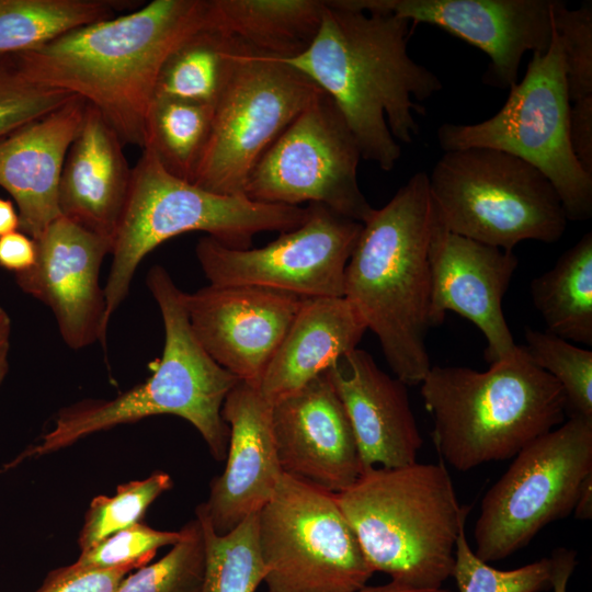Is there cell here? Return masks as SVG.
<instances>
[{
	"instance_id": "obj_42",
	"label": "cell",
	"mask_w": 592,
	"mask_h": 592,
	"mask_svg": "<svg viewBox=\"0 0 592 592\" xmlns=\"http://www.w3.org/2000/svg\"><path fill=\"white\" fill-rule=\"evenodd\" d=\"M11 337V319L0 306V386L9 372V351Z\"/></svg>"
},
{
	"instance_id": "obj_23",
	"label": "cell",
	"mask_w": 592,
	"mask_h": 592,
	"mask_svg": "<svg viewBox=\"0 0 592 592\" xmlns=\"http://www.w3.org/2000/svg\"><path fill=\"white\" fill-rule=\"evenodd\" d=\"M132 168L123 143L102 114L87 103L80 132L67 152L58 186L61 216L113 244Z\"/></svg>"
},
{
	"instance_id": "obj_5",
	"label": "cell",
	"mask_w": 592,
	"mask_h": 592,
	"mask_svg": "<svg viewBox=\"0 0 592 592\" xmlns=\"http://www.w3.org/2000/svg\"><path fill=\"white\" fill-rule=\"evenodd\" d=\"M420 386L435 447L459 471L514 457L567 414L561 386L523 345L485 372L431 366Z\"/></svg>"
},
{
	"instance_id": "obj_29",
	"label": "cell",
	"mask_w": 592,
	"mask_h": 592,
	"mask_svg": "<svg viewBox=\"0 0 592 592\" xmlns=\"http://www.w3.org/2000/svg\"><path fill=\"white\" fill-rule=\"evenodd\" d=\"M214 106L155 98L147 117L146 144L171 174L192 182L207 145Z\"/></svg>"
},
{
	"instance_id": "obj_32",
	"label": "cell",
	"mask_w": 592,
	"mask_h": 592,
	"mask_svg": "<svg viewBox=\"0 0 592 592\" xmlns=\"http://www.w3.org/2000/svg\"><path fill=\"white\" fill-rule=\"evenodd\" d=\"M181 538L158 561L126 576L116 592H201L205 571V540L197 517L181 530Z\"/></svg>"
},
{
	"instance_id": "obj_9",
	"label": "cell",
	"mask_w": 592,
	"mask_h": 592,
	"mask_svg": "<svg viewBox=\"0 0 592 592\" xmlns=\"http://www.w3.org/2000/svg\"><path fill=\"white\" fill-rule=\"evenodd\" d=\"M503 106L476 124L444 123L436 138L444 151L490 148L513 155L542 172L556 190L567 219L592 216V174L577 160L569 138L563 54L554 30L549 48L533 53L526 72Z\"/></svg>"
},
{
	"instance_id": "obj_28",
	"label": "cell",
	"mask_w": 592,
	"mask_h": 592,
	"mask_svg": "<svg viewBox=\"0 0 592 592\" xmlns=\"http://www.w3.org/2000/svg\"><path fill=\"white\" fill-rule=\"evenodd\" d=\"M236 39L204 26L167 58L155 98H172L215 106L230 76Z\"/></svg>"
},
{
	"instance_id": "obj_37",
	"label": "cell",
	"mask_w": 592,
	"mask_h": 592,
	"mask_svg": "<svg viewBox=\"0 0 592 592\" xmlns=\"http://www.w3.org/2000/svg\"><path fill=\"white\" fill-rule=\"evenodd\" d=\"M553 26L561 45L570 102L592 95V2L569 9L554 0Z\"/></svg>"
},
{
	"instance_id": "obj_26",
	"label": "cell",
	"mask_w": 592,
	"mask_h": 592,
	"mask_svg": "<svg viewBox=\"0 0 592 592\" xmlns=\"http://www.w3.org/2000/svg\"><path fill=\"white\" fill-rule=\"evenodd\" d=\"M531 295L547 332L592 346V232L532 281Z\"/></svg>"
},
{
	"instance_id": "obj_44",
	"label": "cell",
	"mask_w": 592,
	"mask_h": 592,
	"mask_svg": "<svg viewBox=\"0 0 592 592\" xmlns=\"http://www.w3.org/2000/svg\"><path fill=\"white\" fill-rule=\"evenodd\" d=\"M20 228L18 210L10 200L0 197V237Z\"/></svg>"
},
{
	"instance_id": "obj_12",
	"label": "cell",
	"mask_w": 592,
	"mask_h": 592,
	"mask_svg": "<svg viewBox=\"0 0 592 592\" xmlns=\"http://www.w3.org/2000/svg\"><path fill=\"white\" fill-rule=\"evenodd\" d=\"M592 473V419L570 417L515 456L481 500L475 555L486 562L525 547L550 522L573 512Z\"/></svg>"
},
{
	"instance_id": "obj_45",
	"label": "cell",
	"mask_w": 592,
	"mask_h": 592,
	"mask_svg": "<svg viewBox=\"0 0 592 592\" xmlns=\"http://www.w3.org/2000/svg\"><path fill=\"white\" fill-rule=\"evenodd\" d=\"M355 592H453L451 590L440 588V589H413L394 581L383 585L375 587H364Z\"/></svg>"
},
{
	"instance_id": "obj_35",
	"label": "cell",
	"mask_w": 592,
	"mask_h": 592,
	"mask_svg": "<svg viewBox=\"0 0 592 592\" xmlns=\"http://www.w3.org/2000/svg\"><path fill=\"white\" fill-rule=\"evenodd\" d=\"M452 577L459 592H540L550 588L551 559L542 558L512 570L496 569L475 555L464 525L456 539Z\"/></svg>"
},
{
	"instance_id": "obj_21",
	"label": "cell",
	"mask_w": 592,
	"mask_h": 592,
	"mask_svg": "<svg viewBox=\"0 0 592 592\" xmlns=\"http://www.w3.org/2000/svg\"><path fill=\"white\" fill-rule=\"evenodd\" d=\"M327 373L350 419L362 469L415 463L423 440L407 386L357 348L341 356Z\"/></svg>"
},
{
	"instance_id": "obj_41",
	"label": "cell",
	"mask_w": 592,
	"mask_h": 592,
	"mask_svg": "<svg viewBox=\"0 0 592 592\" xmlns=\"http://www.w3.org/2000/svg\"><path fill=\"white\" fill-rule=\"evenodd\" d=\"M576 551L567 548L554 550L551 559V583L554 592H567L572 571L577 565Z\"/></svg>"
},
{
	"instance_id": "obj_22",
	"label": "cell",
	"mask_w": 592,
	"mask_h": 592,
	"mask_svg": "<svg viewBox=\"0 0 592 592\" xmlns=\"http://www.w3.org/2000/svg\"><path fill=\"white\" fill-rule=\"evenodd\" d=\"M87 102L76 95L0 139V186L14 200L20 229L34 240L60 217L58 186Z\"/></svg>"
},
{
	"instance_id": "obj_1",
	"label": "cell",
	"mask_w": 592,
	"mask_h": 592,
	"mask_svg": "<svg viewBox=\"0 0 592 592\" xmlns=\"http://www.w3.org/2000/svg\"><path fill=\"white\" fill-rule=\"evenodd\" d=\"M410 21L390 12H363L325 1L319 30L300 54L282 58L337 104L362 159L390 171L398 141L419 135L414 114L443 89L439 76L408 54Z\"/></svg>"
},
{
	"instance_id": "obj_39",
	"label": "cell",
	"mask_w": 592,
	"mask_h": 592,
	"mask_svg": "<svg viewBox=\"0 0 592 592\" xmlns=\"http://www.w3.org/2000/svg\"><path fill=\"white\" fill-rule=\"evenodd\" d=\"M569 138L580 166L592 174V95L571 103Z\"/></svg>"
},
{
	"instance_id": "obj_17",
	"label": "cell",
	"mask_w": 592,
	"mask_h": 592,
	"mask_svg": "<svg viewBox=\"0 0 592 592\" xmlns=\"http://www.w3.org/2000/svg\"><path fill=\"white\" fill-rule=\"evenodd\" d=\"M191 329L207 354L258 388L303 297L253 285H208L183 292Z\"/></svg>"
},
{
	"instance_id": "obj_15",
	"label": "cell",
	"mask_w": 592,
	"mask_h": 592,
	"mask_svg": "<svg viewBox=\"0 0 592 592\" xmlns=\"http://www.w3.org/2000/svg\"><path fill=\"white\" fill-rule=\"evenodd\" d=\"M363 12H390L441 27L489 57L482 80L510 89L526 52L544 53L553 41L554 0H337Z\"/></svg>"
},
{
	"instance_id": "obj_2",
	"label": "cell",
	"mask_w": 592,
	"mask_h": 592,
	"mask_svg": "<svg viewBox=\"0 0 592 592\" xmlns=\"http://www.w3.org/2000/svg\"><path fill=\"white\" fill-rule=\"evenodd\" d=\"M206 23L207 0H153L18 55L30 79L80 96L143 150L162 66Z\"/></svg>"
},
{
	"instance_id": "obj_3",
	"label": "cell",
	"mask_w": 592,
	"mask_h": 592,
	"mask_svg": "<svg viewBox=\"0 0 592 592\" xmlns=\"http://www.w3.org/2000/svg\"><path fill=\"white\" fill-rule=\"evenodd\" d=\"M432 219L429 177L419 171L363 224L344 275L343 297L406 386L420 385L432 366L425 344Z\"/></svg>"
},
{
	"instance_id": "obj_19",
	"label": "cell",
	"mask_w": 592,
	"mask_h": 592,
	"mask_svg": "<svg viewBox=\"0 0 592 592\" xmlns=\"http://www.w3.org/2000/svg\"><path fill=\"white\" fill-rule=\"evenodd\" d=\"M271 421L283 474L333 493L361 476L353 429L327 372L273 402Z\"/></svg>"
},
{
	"instance_id": "obj_6",
	"label": "cell",
	"mask_w": 592,
	"mask_h": 592,
	"mask_svg": "<svg viewBox=\"0 0 592 592\" xmlns=\"http://www.w3.org/2000/svg\"><path fill=\"white\" fill-rule=\"evenodd\" d=\"M335 496L374 572L413 589L452 577L470 506L459 504L443 463L371 467Z\"/></svg>"
},
{
	"instance_id": "obj_38",
	"label": "cell",
	"mask_w": 592,
	"mask_h": 592,
	"mask_svg": "<svg viewBox=\"0 0 592 592\" xmlns=\"http://www.w3.org/2000/svg\"><path fill=\"white\" fill-rule=\"evenodd\" d=\"M133 567L88 571L71 576L48 573L36 592H116Z\"/></svg>"
},
{
	"instance_id": "obj_30",
	"label": "cell",
	"mask_w": 592,
	"mask_h": 592,
	"mask_svg": "<svg viewBox=\"0 0 592 592\" xmlns=\"http://www.w3.org/2000/svg\"><path fill=\"white\" fill-rule=\"evenodd\" d=\"M196 517L205 540L201 592H255L265 576L258 544V513L224 535L214 532L198 506Z\"/></svg>"
},
{
	"instance_id": "obj_13",
	"label": "cell",
	"mask_w": 592,
	"mask_h": 592,
	"mask_svg": "<svg viewBox=\"0 0 592 592\" xmlns=\"http://www.w3.org/2000/svg\"><path fill=\"white\" fill-rule=\"evenodd\" d=\"M361 159L343 115L321 91L260 158L243 195L264 204H321L364 224L375 208L358 185Z\"/></svg>"
},
{
	"instance_id": "obj_8",
	"label": "cell",
	"mask_w": 592,
	"mask_h": 592,
	"mask_svg": "<svg viewBox=\"0 0 592 592\" xmlns=\"http://www.w3.org/2000/svg\"><path fill=\"white\" fill-rule=\"evenodd\" d=\"M434 208L452 232L505 251L524 240L557 242L567 226L548 179L490 148L444 151L429 174Z\"/></svg>"
},
{
	"instance_id": "obj_10",
	"label": "cell",
	"mask_w": 592,
	"mask_h": 592,
	"mask_svg": "<svg viewBox=\"0 0 592 592\" xmlns=\"http://www.w3.org/2000/svg\"><path fill=\"white\" fill-rule=\"evenodd\" d=\"M321 91L280 57L236 39L231 72L214 106L210 135L192 183L244 196L260 158Z\"/></svg>"
},
{
	"instance_id": "obj_40",
	"label": "cell",
	"mask_w": 592,
	"mask_h": 592,
	"mask_svg": "<svg viewBox=\"0 0 592 592\" xmlns=\"http://www.w3.org/2000/svg\"><path fill=\"white\" fill-rule=\"evenodd\" d=\"M36 260V243L22 231L0 237V266L14 275L31 269Z\"/></svg>"
},
{
	"instance_id": "obj_34",
	"label": "cell",
	"mask_w": 592,
	"mask_h": 592,
	"mask_svg": "<svg viewBox=\"0 0 592 592\" xmlns=\"http://www.w3.org/2000/svg\"><path fill=\"white\" fill-rule=\"evenodd\" d=\"M180 538L181 531H159L139 522L81 551L75 562L52 573L71 576L119 567L138 569L147 565L160 547L174 545Z\"/></svg>"
},
{
	"instance_id": "obj_16",
	"label": "cell",
	"mask_w": 592,
	"mask_h": 592,
	"mask_svg": "<svg viewBox=\"0 0 592 592\" xmlns=\"http://www.w3.org/2000/svg\"><path fill=\"white\" fill-rule=\"evenodd\" d=\"M34 241V265L14 275L19 288L52 310L68 348L105 346L110 325L100 271L112 242L64 216Z\"/></svg>"
},
{
	"instance_id": "obj_4",
	"label": "cell",
	"mask_w": 592,
	"mask_h": 592,
	"mask_svg": "<svg viewBox=\"0 0 592 592\" xmlns=\"http://www.w3.org/2000/svg\"><path fill=\"white\" fill-rule=\"evenodd\" d=\"M146 284L156 300L164 328L161 358L143 383L112 399H86L58 411L49 431L13 462L39 457L67 447L90 434L158 414L190 422L217 460L226 458L229 428L221 408L240 382L218 365L194 335L183 304V292L168 271L153 265Z\"/></svg>"
},
{
	"instance_id": "obj_31",
	"label": "cell",
	"mask_w": 592,
	"mask_h": 592,
	"mask_svg": "<svg viewBox=\"0 0 592 592\" xmlns=\"http://www.w3.org/2000/svg\"><path fill=\"white\" fill-rule=\"evenodd\" d=\"M524 337L531 360L561 386L569 417L592 419V351L528 327Z\"/></svg>"
},
{
	"instance_id": "obj_36",
	"label": "cell",
	"mask_w": 592,
	"mask_h": 592,
	"mask_svg": "<svg viewBox=\"0 0 592 592\" xmlns=\"http://www.w3.org/2000/svg\"><path fill=\"white\" fill-rule=\"evenodd\" d=\"M73 96L30 79L18 53L0 54V139L62 106Z\"/></svg>"
},
{
	"instance_id": "obj_25",
	"label": "cell",
	"mask_w": 592,
	"mask_h": 592,
	"mask_svg": "<svg viewBox=\"0 0 592 592\" xmlns=\"http://www.w3.org/2000/svg\"><path fill=\"white\" fill-rule=\"evenodd\" d=\"M321 0H207L206 25L282 58L304 52L322 19Z\"/></svg>"
},
{
	"instance_id": "obj_20",
	"label": "cell",
	"mask_w": 592,
	"mask_h": 592,
	"mask_svg": "<svg viewBox=\"0 0 592 592\" xmlns=\"http://www.w3.org/2000/svg\"><path fill=\"white\" fill-rule=\"evenodd\" d=\"M272 405L258 388L239 382L221 417L229 428L226 467L198 505L216 534L224 535L270 501L283 476L273 439Z\"/></svg>"
},
{
	"instance_id": "obj_43",
	"label": "cell",
	"mask_w": 592,
	"mask_h": 592,
	"mask_svg": "<svg viewBox=\"0 0 592 592\" xmlns=\"http://www.w3.org/2000/svg\"><path fill=\"white\" fill-rule=\"evenodd\" d=\"M573 513L579 520H590L592 517V473L581 482Z\"/></svg>"
},
{
	"instance_id": "obj_27",
	"label": "cell",
	"mask_w": 592,
	"mask_h": 592,
	"mask_svg": "<svg viewBox=\"0 0 592 592\" xmlns=\"http://www.w3.org/2000/svg\"><path fill=\"white\" fill-rule=\"evenodd\" d=\"M128 0H0V54L38 48L78 27L138 8Z\"/></svg>"
},
{
	"instance_id": "obj_24",
	"label": "cell",
	"mask_w": 592,
	"mask_h": 592,
	"mask_svg": "<svg viewBox=\"0 0 592 592\" xmlns=\"http://www.w3.org/2000/svg\"><path fill=\"white\" fill-rule=\"evenodd\" d=\"M366 326L344 297L304 298L258 390L271 405L356 349Z\"/></svg>"
},
{
	"instance_id": "obj_33",
	"label": "cell",
	"mask_w": 592,
	"mask_h": 592,
	"mask_svg": "<svg viewBox=\"0 0 592 592\" xmlns=\"http://www.w3.org/2000/svg\"><path fill=\"white\" fill-rule=\"evenodd\" d=\"M171 487V477L167 473L156 471L145 479L119 485L112 497L93 498L79 533L78 545L81 551L139 523L148 506Z\"/></svg>"
},
{
	"instance_id": "obj_14",
	"label": "cell",
	"mask_w": 592,
	"mask_h": 592,
	"mask_svg": "<svg viewBox=\"0 0 592 592\" xmlns=\"http://www.w3.org/2000/svg\"><path fill=\"white\" fill-rule=\"evenodd\" d=\"M363 224L321 204L297 228L261 248H228L209 236L195 247L210 285H253L303 298L343 297L344 275Z\"/></svg>"
},
{
	"instance_id": "obj_11",
	"label": "cell",
	"mask_w": 592,
	"mask_h": 592,
	"mask_svg": "<svg viewBox=\"0 0 592 592\" xmlns=\"http://www.w3.org/2000/svg\"><path fill=\"white\" fill-rule=\"evenodd\" d=\"M269 592H355L374 571L337 496L283 474L258 513Z\"/></svg>"
},
{
	"instance_id": "obj_7",
	"label": "cell",
	"mask_w": 592,
	"mask_h": 592,
	"mask_svg": "<svg viewBox=\"0 0 592 592\" xmlns=\"http://www.w3.org/2000/svg\"><path fill=\"white\" fill-rule=\"evenodd\" d=\"M306 216L307 207L264 204L204 190L171 174L151 151L143 149L132 168L126 204L112 244V264L104 285L107 323L127 297L143 259L168 239L203 231L228 248L246 250L255 235L293 230Z\"/></svg>"
},
{
	"instance_id": "obj_18",
	"label": "cell",
	"mask_w": 592,
	"mask_h": 592,
	"mask_svg": "<svg viewBox=\"0 0 592 592\" xmlns=\"http://www.w3.org/2000/svg\"><path fill=\"white\" fill-rule=\"evenodd\" d=\"M429 264L431 327L441 325L447 311L456 312L483 334L490 365L510 357L517 344L502 300L519 264L515 254L449 231L433 205Z\"/></svg>"
}]
</instances>
